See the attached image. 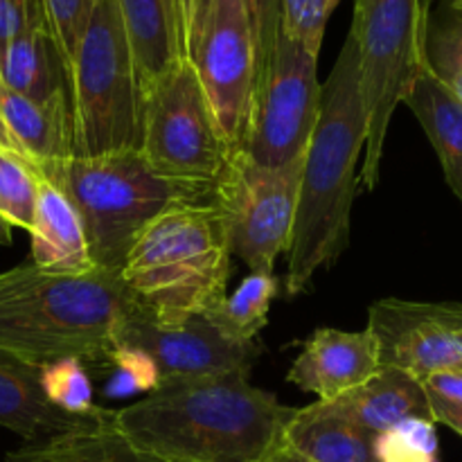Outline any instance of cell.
Masks as SVG:
<instances>
[{"label":"cell","mask_w":462,"mask_h":462,"mask_svg":"<svg viewBox=\"0 0 462 462\" xmlns=\"http://www.w3.org/2000/svg\"><path fill=\"white\" fill-rule=\"evenodd\" d=\"M433 0H355L350 36L359 54V84L368 140L359 185L382 176L391 120L427 68V27Z\"/></svg>","instance_id":"7"},{"label":"cell","mask_w":462,"mask_h":462,"mask_svg":"<svg viewBox=\"0 0 462 462\" xmlns=\"http://www.w3.org/2000/svg\"><path fill=\"white\" fill-rule=\"evenodd\" d=\"M379 365H391L424 382L462 370V305L386 298L368 310Z\"/></svg>","instance_id":"13"},{"label":"cell","mask_w":462,"mask_h":462,"mask_svg":"<svg viewBox=\"0 0 462 462\" xmlns=\"http://www.w3.org/2000/svg\"><path fill=\"white\" fill-rule=\"evenodd\" d=\"M180 50L230 152L242 149L257 84V52L242 0H180Z\"/></svg>","instance_id":"8"},{"label":"cell","mask_w":462,"mask_h":462,"mask_svg":"<svg viewBox=\"0 0 462 462\" xmlns=\"http://www.w3.org/2000/svg\"><path fill=\"white\" fill-rule=\"evenodd\" d=\"M144 93L183 59L180 0H116Z\"/></svg>","instance_id":"19"},{"label":"cell","mask_w":462,"mask_h":462,"mask_svg":"<svg viewBox=\"0 0 462 462\" xmlns=\"http://www.w3.org/2000/svg\"><path fill=\"white\" fill-rule=\"evenodd\" d=\"M43 391L54 406L70 413H95L93 388L79 359H63L43 368Z\"/></svg>","instance_id":"28"},{"label":"cell","mask_w":462,"mask_h":462,"mask_svg":"<svg viewBox=\"0 0 462 462\" xmlns=\"http://www.w3.org/2000/svg\"><path fill=\"white\" fill-rule=\"evenodd\" d=\"M284 445L311 462H379L374 433L332 413L323 402L296 411Z\"/></svg>","instance_id":"21"},{"label":"cell","mask_w":462,"mask_h":462,"mask_svg":"<svg viewBox=\"0 0 462 462\" xmlns=\"http://www.w3.org/2000/svg\"><path fill=\"white\" fill-rule=\"evenodd\" d=\"M323 404L332 413L374 436L391 431L406 420L436 422L424 383L413 374L391 365H379L377 373L359 388Z\"/></svg>","instance_id":"16"},{"label":"cell","mask_w":462,"mask_h":462,"mask_svg":"<svg viewBox=\"0 0 462 462\" xmlns=\"http://www.w3.org/2000/svg\"><path fill=\"white\" fill-rule=\"evenodd\" d=\"M296 411L248 374L228 373L161 383L113 411V424L171 462H264L284 445Z\"/></svg>","instance_id":"1"},{"label":"cell","mask_w":462,"mask_h":462,"mask_svg":"<svg viewBox=\"0 0 462 462\" xmlns=\"http://www.w3.org/2000/svg\"><path fill=\"white\" fill-rule=\"evenodd\" d=\"M41 179L61 189L84 226L95 269L120 273L138 235L174 206L212 199V183L165 179L143 152L41 162Z\"/></svg>","instance_id":"5"},{"label":"cell","mask_w":462,"mask_h":462,"mask_svg":"<svg viewBox=\"0 0 462 462\" xmlns=\"http://www.w3.org/2000/svg\"><path fill=\"white\" fill-rule=\"evenodd\" d=\"M379 368L377 341L370 329L343 332L320 328L305 341V347L287 373V382L316 402H334L368 382Z\"/></svg>","instance_id":"15"},{"label":"cell","mask_w":462,"mask_h":462,"mask_svg":"<svg viewBox=\"0 0 462 462\" xmlns=\"http://www.w3.org/2000/svg\"><path fill=\"white\" fill-rule=\"evenodd\" d=\"M251 21L253 39L257 52V79L273 52L275 39L280 32V0H242ZM257 86V84H255Z\"/></svg>","instance_id":"31"},{"label":"cell","mask_w":462,"mask_h":462,"mask_svg":"<svg viewBox=\"0 0 462 462\" xmlns=\"http://www.w3.org/2000/svg\"><path fill=\"white\" fill-rule=\"evenodd\" d=\"M427 68L462 102V0H433L427 27Z\"/></svg>","instance_id":"25"},{"label":"cell","mask_w":462,"mask_h":462,"mask_svg":"<svg viewBox=\"0 0 462 462\" xmlns=\"http://www.w3.org/2000/svg\"><path fill=\"white\" fill-rule=\"evenodd\" d=\"M230 242L210 201L174 206L158 215L131 246L120 280L158 325H183L228 293Z\"/></svg>","instance_id":"4"},{"label":"cell","mask_w":462,"mask_h":462,"mask_svg":"<svg viewBox=\"0 0 462 462\" xmlns=\"http://www.w3.org/2000/svg\"><path fill=\"white\" fill-rule=\"evenodd\" d=\"M365 140L368 125L359 84V54L355 39L347 34L332 72L320 86L319 122L302 161L296 224L284 273L289 298L310 291L316 275L332 269L350 244L352 203L359 189Z\"/></svg>","instance_id":"2"},{"label":"cell","mask_w":462,"mask_h":462,"mask_svg":"<svg viewBox=\"0 0 462 462\" xmlns=\"http://www.w3.org/2000/svg\"><path fill=\"white\" fill-rule=\"evenodd\" d=\"M7 462H171L117 431L113 420L88 431L66 433L45 442H32L7 456Z\"/></svg>","instance_id":"23"},{"label":"cell","mask_w":462,"mask_h":462,"mask_svg":"<svg viewBox=\"0 0 462 462\" xmlns=\"http://www.w3.org/2000/svg\"><path fill=\"white\" fill-rule=\"evenodd\" d=\"M0 152L18 153V156L27 158L25 153H23L21 144H18L16 140H14V135H12V134H9V129H7V125H5V120H3V117H0ZM27 161H30V158H27Z\"/></svg>","instance_id":"35"},{"label":"cell","mask_w":462,"mask_h":462,"mask_svg":"<svg viewBox=\"0 0 462 462\" xmlns=\"http://www.w3.org/2000/svg\"><path fill=\"white\" fill-rule=\"evenodd\" d=\"M36 5L39 0H0V63H3V54L9 41L21 32ZM3 88V77H0V90Z\"/></svg>","instance_id":"32"},{"label":"cell","mask_w":462,"mask_h":462,"mask_svg":"<svg viewBox=\"0 0 462 462\" xmlns=\"http://www.w3.org/2000/svg\"><path fill=\"white\" fill-rule=\"evenodd\" d=\"M0 77L5 88L34 102L70 93V68L50 32L41 0L21 32L9 41L0 63Z\"/></svg>","instance_id":"17"},{"label":"cell","mask_w":462,"mask_h":462,"mask_svg":"<svg viewBox=\"0 0 462 462\" xmlns=\"http://www.w3.org/2000/svg\"><path fill=\"white\" fill-rule=\"evenodd\" d=\"M404 104L422 125L451 192L462 203V102L424 68Z\"/></svg>","instance_id":"22"},{"label":"cell","mask_w":462,"mask_h":462,"mask_svg":"<svg viewBox=\"0 0 462 462\" xmlns=\"http://www.w3.org/2000/svg\"><path fill=\"white\" fill-rule=\"evenodd\" d=\"M32 264L50 275H86L95 269L84 226L61 189L41 179L30 228Z\"/></svg>","instance_id":"18"},{"label":"cell","mask_w":462,"mask_h":462,"mask_svg":"<svg viewBox=\"0 0 462 462\" xmlns=\"http://www.w3.org/2000/svg\"><path fill=\"white\" fill-rule=\"evenodd\" d=\"M302 161L305 158L282 167H264L242 149H235L212 180V203L224 217L230 253L251 273L271 275L278 257L289 253Z\"/></svg>","instance_id":"9"},{"label":"cell","mask_w":462,"mask_h":462,"mask_svg":"<svg viewBox=\"0 0 462 462\" xmlns=\"http://www.w3.org/2000/svg\"><path fill=\"white\" fill-rule=\"evenodd\" d=\"M72 156L140 152L144 88L116 0H97L70 61Z\"/></svg>","instance_id":"6"},{"label":"cell","mask_w":462,"mask_h":462,"mask_svg":"<svg viewBox=\"0 0 462 462\" xmlns=\"http://www.w3.org/2000/svg\"><path fill=\"white\" fill-rule=\"evenodd\" d=\"M144 161L165 179L212 183L230 147L197 75L180 59L144 93Z\"/></svg>","instance_id":"10"},{"label":"cell","mask_w":462,"mask_h":462,"mask_svg":"<svg viewBox=\"0 0 462 462\" xmlns=\"http://www.w3.org/2000/svg\"><path fill=\"white\" fill-rule=\"evenodd\" d=\"M429 395V404H431V413L436 424H445V427L454 429L458 436H462V404L460 402H449V400H442V397Z\"/></svg>","instance_id":"34"},{"label":"cell","mask_w":462,"mask_h":462,"mask_svg":"<svg viewBox=\"0 0 462 462\" xmlns=\"http://www.w3.org/2000/svg\"><path fill=\"white\" fill-rule=\"evenodd\" d=\"M280 293V282L273 273H251L233 296L208 310L203 319L215 325L226 338L235 343H255V337L269 323L273 298Z\"/></svg>","instance_id":"24"},{"label":"cell","mask_w":462,"mask_h":462,"mask_svg":"<svg viewBox=\"0 0 462 462\" xmlns=\"http://www.w3.org/2000/svg\"><path fill=\"white\" fill-rule=\"evenodd\" d=\"M320 113L319 54L278 32L253 97L242 152L264 167L305 158Z\"/></svg>","instance_id":"11"},{"label":"cell","mask_w":462,"mask_h":462,"mask_svg":"<svg viewBox=\"0 0 462 462\" xmlns=\"http://www.w3.org/2000/svg\"><path fill=\"white\" fill-rule=\"evenodd\" d=\"M341 0H280V30L320 54L325 27Z\"/></svg>","instance_id":"29"},{"label":"cell","mask_w":462,"mask_h":462,"mask_svg":"<svg viewBox=\"0 0 462 462\" xmlns=\"http://www.w3.org/2000/svg\"><path fill=\"white\" fill-rule=\"evenodd\" d=\"M422 383L427 388V393H431V395H438L449 402H460L462 404V370L431 374Z\"/></svg>","instance_id":"33"},{"label":"cell","mask_w":462,"mask_h":462,"mask_svg":"<svg viewBox=\"0 0 462 462\" xmlns=\"http://www.w3.org/2000/svg\"><path fill=\"white\" fill-rule=\"evenodd\" d=\"M379 462H440L436 422L406 420L391 431L374 436Z\"/></svg>","instance_id":"27"},{"label":"cell","mask_w":462,"mask_h":462,"mask_svg":"<svg viewBox=\"0 0 462 462\" xmlns=\"http://www.w3.org/2000/svg\"><path fill=\"white\" fill-rule=\"evenodd\" d=\"M97 0H41L50 32L70 68L75 50Z\"/></svg>","instance_id":"30"},{"label":"cell","mask_w":462,"mask_h":462,"mask_svg":"<svg viewBox=\"0 0 462 462\" xmlns=\"http://www.w3.org/2000/svg\"><path fill=\"white\" fill-rule=\"evenodd\" d=\"M12 230L14 226L0 215V244H12Z\"/></svg>","instance_id":"37"},{"label":"cell","mask_w":462,"mask_h":462,"mask_svg":"<svg viewBox=\"0 0 462 462\" xmlns=\"http://www.w3.org/2000/svg\"><path fill=\"white\" fill-rule=\"evenodd\" d=\"M264 462H311V460H307L305 456H300L298 451H293L291 447L282 445L278 451H275V454H271Z\"/></svg>","instance_id":"36"},{"label":"cell","mask_w":462,"mask_h":462,"mask_svg":"<svg viewBox=\"0 0 462 462\" xmlns=\"http://www.w3.org/2000/svg\"><path fill=\"white\" fill-rule=\"evenodd\" d=\"M120 347L147 359L156 374V386L212 374H251L262 355L257 341H230L203 316L183 325H158L140 307L117 329L116 350Z\"/></svg>","instance_id":"12"},{"label":"cell","mask_w":462,"mask_h":462,"mask_svg":"<svg viewBox=\"0 0 462 462\" xmlns=\"http://www.w3.org/2000/svg\"><path fill=\"white\" fill-rule=\"evenodd\" d=\"M135 310L120 273L50 275L21 264L0 273V352L39 368L111 364L117 329Z\"/></svg>","instance_id":"3"},{"label":"cell","mask_w":462,"mask_h":462,"mask_svg":"<svg viewBox=\"0 0 462 462\" xmlns=\"http://www.w3.org/2000/svg\"><path fill=\"white\" fill-rule=\"evenodd\" d=\"M39 167L18 153L0 152V215L30 233L39 199Z\"/></svg>","instance_id":"26"},{"label":"cell","mask_w":462,"mask_h":462,"mask_svg":"<svg viewBox=\"0 0 462 462\" xmlns=\"http://www.w3.org/2000/svg\"><path fill=\"white\" fill-rule=\"evenodd\" d=\"M0 117L34 165L72 156L70 93L34 102L14 90H0Z\"/></svg>","instance_id":"20"},{"label":"cell","mask_w":462,"mask_h":462,"mask_svg":"<svg viewBox=\"0 0 462 462\" xmlns=\"http://www.w3.org/2000/svg\"><path fill=\"white\" fill-rule=\"evenodd\" d=\"M113 420V411L70 413L48 400L43 368L0 352V427L27 442H45L75 431H88Z\"/></svg>","instance_id":"14"}]
</instances>
